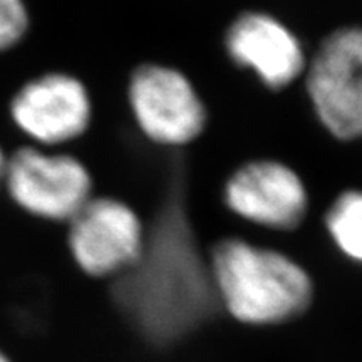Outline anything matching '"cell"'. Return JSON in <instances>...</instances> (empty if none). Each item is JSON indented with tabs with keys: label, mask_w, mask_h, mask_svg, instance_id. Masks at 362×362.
I'll use <instances>...</instances> for the list:
<instances>
[{
	"label": "cell",
	"mask_w": 362,
	"mask_h": 362,
	"mask_svg": "<svg viewBox=\"0 0 362 362\" xmlns=\"http://www.w3.org/2000/svg\"><path fill=\"white\" fill-rule=\"evenodd\" d=\"M30 19L24 0H0V54L22 42Z\"/></svg>",
	"instance_id": "cell-11"
},
{
	"label": "cell",
	"mask_w": 362,
	"mask_h": 362,
	"mask_svg": "<svg viewBox=\"0 0 362 362\" xmlns=\"http://www.w3.org/2000/svg\"><path fill=\"white\" fill-rule=\"evenodd\" d=\"M4 189L27 215L67 223L93 198V178L78 158L25 144L7 156Z\"/></svg>",
	"instance_id": "cell-3"
},
{
	"label": "cell",
	"mask_w": 362,
	"mask_h": 362,
	"mask_svg": "<svg viewBox=\"0 0 362 362\" xmlns=\"http://www.w3.org/2000/svg\"><path fill=\"white\" fill-rule=\"evenodd\" d=\"M0 362H13V359H12L11 356L7 354L6 351H4V349H0Z\"/></svg>",
	"instance_id": "cell-13"
},
{
	"label": "cell",
	"mask_w": 362,
	"mask_h": 362,
	"mask_svg": "<svg viewBox=\"0 0 362 362\" xmlns=\"http://www.w3.org/2000/svg\"><path fill=\"white\" fill-rule=\"evenodd\" d=\"M129 104L149 139L181 146L202 134L206 112L192 83L171 67L146 64L129 81Z\"/></svg>",
	"instance_id": "cell-7"
},
{
	"label": "cell",
	"mask_w": 362,
	"mask_h": 362,
	"mask_svg": "<svg viewBox=\"0 0 362 362\" xmlns=\"http://www.w3.org/2000/svg\"><path fill=\"white\" fill-rule=\"evenodd\" d=\"M225 203L252 223L292 230L307 214L309 198L296 171L279 161H252L230 176Z\"/></svg>",
	"instance_id": "cell-8"
},
{
	"label": "cell",
	"mask_w": 362,
	"mask_h": 362,
	"mask_svg": "<svg viewBox=\"0 0 362 362\" xmlns=\"http://www.w3.org/2000/svg\"><path fill=\"white\" fill-rule=\"evenodd\" d=\"M226 49L240 67L259 76L267 88L282 89L305 69V56L291 30L267 13H243L226 33Z\"/></svg>",
	"instance_id": "cell-9"
},
{
	"label": "cell",
	"mask_w": 362,
	"mask_h": 362,
	"mask_svg": "<svg viewBox=\"0 0 362 362\" xmlns=\"http://www.w3.org/2000/svg\"><path fill=\"white\" fill-rule=\"evenodd\" d=\"M325 226L344 255L362 264V192L342 193L329 208Z\"/></svg>",
	"instance_id": "cell-10"
},
{
	"label": "cell",
	"mask_w": 362,
	"mask_h": 362,
	"mask_svg": "<svg viewBox=\"0 0 362 362\" xmlns=\"http://www.w3.org/2000/svg\"><path fill=\"white\" fill-rule=\"evenodd\" d=\"M307 93L324 128L344 141L362 138V29L336 30L317 49Z\"/></svg>",
	"instance_id": "cell-4"
},
{
	"label": "cell",
	"mask_w": 362,
	"mask_h": 362,
	"mask_svg": "<svg viewBox=\"0 0 362 362\" xmlns=\"http://www.w3.org/2000/svg\"><path fill=\"white\" fill-rule=\"evenodd\" d=\"M117 309L156 346L187 337L220 309L208 259L202 257L175 181L143 250L112 284Z\"/></svg>",
	"instance_id": "cell-1"
},
{
	"label": "cell",
	"mask_w": 362,
	"mask_h": 362,
	"mask_svg": "<svg viewBox=\"0 0 362 362\" xmlns=\"http://www.w3.org/2000/svg\"><path fill=\"white\" fill-rule=\"evenodd\" d=\"M7 156L2 146H0V192L4 189V178H6V168H7Z\"/></svg>",
	"instance_id": "cell-12"
},
{
	"label": "cell",
	"mask_w": 362,
	"mask_h": 362,
	"mask_svg": "<svg viewBox=\"0 0 362 362\" xmlns=\"http://www.w3.org/2000/svg\"><path fill=\"white\" fill-rule=\"evenodd\" d=\"M208 264L220 307L240 322H287L310 304V277L280 252L226 238L214 247Z\"/></svg>",
	"instance_id": "cell-2"
},
{
	"label": "cell",
	"mask_w": 362,
	"mask_h": 362,
	"mask_svg": "<svg viewBox=\"0 0 362 362\" xmlns=\"http://www.w3.org/2000/svg\"><path fill=\"white\" fill-rule=\"evenodd\" d=\"M67 223L72 259L90 277H116L143 250L141 221L126 203L115 198L93 197Z\"/></svg>",
	"instance_id": "cell-6"
},
{
	"label": "cell",
	"mask_w": 362,
	"mask_h": 362,
	"mask_svg": "<svg viewBox=\"0 0 362 362\" xmlns=\"http://www.w3.org/2000/svg\"><path fill=\"white\" fill-rule=\"evenodd\" d=\"M8 115L34 146L51 149L86 133L93 106L83 81L67 72H45L16 90Z\"/></svg>",
	"instance_id": "cell-5"
}]
</instances>
